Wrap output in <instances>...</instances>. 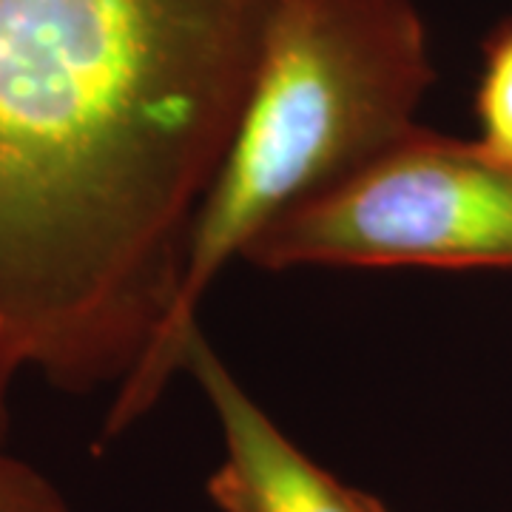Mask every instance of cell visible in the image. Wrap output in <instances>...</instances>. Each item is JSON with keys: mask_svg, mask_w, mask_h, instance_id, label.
Wrapping results in <instances>:
<instances>
[{"mask_svg": "<svg viewBox=\"0 0 512 512\" xmlns=\"http://www.w3.org/2000/svg\"><path fill=\"white\" fill-rule=\"evenodd\" d=\"M276 0H0V390L163 330Z\"/></svg>", "mask_w": 512, "mask_h": 512, "instance_id": "obj_1", "label": "cell"}, {"mask_svg": "<svg viewBox=\"0 0 512 512\" xmlns=\"http://www.w3.org/2000/svg\"><path fill=\"white\" fill-rule=\"evenodd\" d=\"M433 83L430 37L413 0H276L171 313L117 387L103 441L143 419L183 370L185 342L217 276L271 222L416 128Z\"/></svg>", "mask_w": 512, "mask_h": 512, "instance_id": "obj_2", "label": "cell"}, {"mask_svg": "<svg viewBox=\"0 0 512 512\" xmlns=\"http://www.w3.org/2000/svg\"><path fill=\"white\" fill-rule=\"evenodd\" d=\"M242 259L265 271H512V163L481 140L410 128L271 222Z\"/></svg>", "mask_w": 512, "mask_h": 512, "instance_id": "obj_3", "label": "cell"}, {"mask_svg": "<svg viewBox=\"0 0 512 512\" xmlns=\"http://www.w3.org/2000/svg\"><path fill=\"white\" fill-rule=\"evenodd\" d=\"M183 370L194 376L222 433V461L205 490L220 512H390L376 495L356 490L293 444L242 387L234 370L191 330Z\"/></svg>", "mask_w": 512, "mask_h": 512, "instance_id": "obj_4", "label": "cell"}, {"mask_svg": "<svg viewBox=\"0 0 512 512\" xmlns=\"http://www.w3.org/2000/svg\"><path fill=\"white\" fill-rule=\"evenodd\" d=\"M481 143L512 163V18L498 23L484 43V69L476 92Z\"/></svg>", "mask_w": 512, "mask_h": 512, "instance_id": "obj_5", "label": "cell"}, {"mask_svg": "<svg viewBox=\"0 0 512 512\" xmlns=\"http://www.w3.org/2000/svg\"><path fill=\"white\" fill-rule=\"evenodd\" d=\"M0 512H74L63 493L32 464L0 450Z\"/></svg>", "mask_w": 512, "mask_h": 512, "instance_id": "obj_6", "label": "cell"}]
</instances>
